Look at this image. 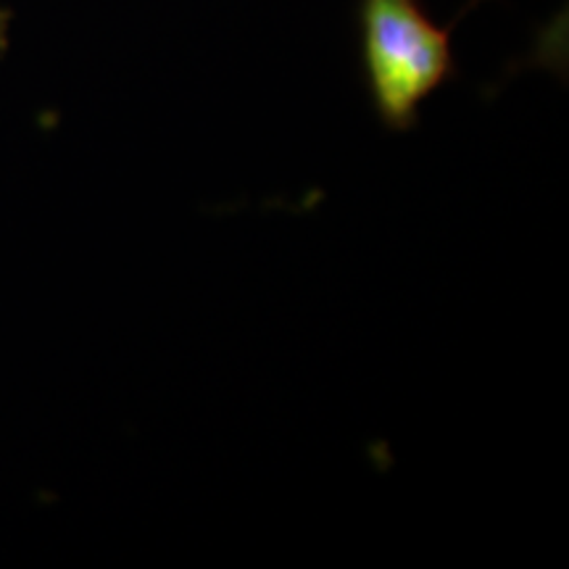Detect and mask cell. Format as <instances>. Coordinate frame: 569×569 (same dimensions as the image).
Masks as SVG:
<instances>
[{
	"mask_svg": "<svg viewBox=\"0 0 569 569\" xmlns=\"http://www.w3.org/2000/svg\"><path fill=\"white\" fill-rule=\"evenodd\" d=\"M361 77L382 130L407 134L419 111L457 77L453 24L440 27L422 0H359Z\"/></svg>",
	"mask_w": 569,
	"mask_h": 569,
	"instance_id": "cell-1",
	"label": "cell"
}]
</instances>
